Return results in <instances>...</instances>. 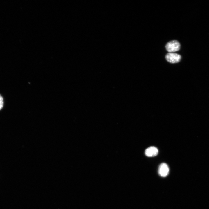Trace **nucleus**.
Masks as SVG:
<instances>
[{"instance_id":"obj_1","label":"nucleus","mask_w":209,"mask_h":209,"mask_svg":"<svg viewBox=\"0 0 209 209\" xmlns=\"http://www.w3.org/2000/svg\"><path fill=\"white\" fill-rule=\"evenodd\" d=\"M165 48L168 52L172 53L179 51L180 49V45L177 41L173 40L167 43Z\"/></svg>"},{"instance_id":"obj_2","label":"nucleus","mask_w":209,"mask_h":209,"mask_svg":"<svg viewBox=\"0 0 209 209\" xmlns=\"http://www.w3.org/2000/svg\"><path fill=\"white\" fill-rule=\"evenodd\" d=\"M166 60L170 63H175L179 62L181 56L180 55L172 53H169L165 56Z\"/></svg>"},{"instance_id":"obj_3","label":"nucleus","mask_w":209,"mask_h":209,"mask_svg":"<svg viewBox=\"0 0 209 209\" xmlns=\"http://www.w3.org/2000/svg\"><path fill=\"white\" fill-rule=\"evenodd\" d=\"M158 172L161 176H166L169 172V168L167 165L165 163H161L159 167Z\"/></svg>"},{"instance_id":"obj_4","label":"nucleus","mask_w":209,"mask_h":209,"mask_svg":"<svg viewBox=\"0 0 209 209\" xmlns=\"http://www.w3.org/2000/svg\"><path fill=\"white\" fill-rule=\"evenodd\" d=\"M158 153L157 148L154 146H151L147 148L145 151V154L148 157H154L156 156Z\"/></svg>"},{"instance_id":"obj_5","label":"nucleus","mask_w":209,"mask_h":209,"mask_svg":"<svg viewBox=\"0 0 209 209\" xmlns=\"http://www.w3.org/2000/svg\"><path fill=\"white\" fill-rule=\"evenodd\" d=\"M3 105V98L0 94V110L2 108Z\"/></svg>"}]
</instances>
